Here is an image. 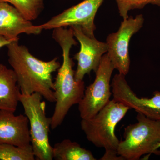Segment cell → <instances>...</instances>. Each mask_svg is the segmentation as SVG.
I'll list each match as a JSON object with an SVG mask.
<instances>
[{
	"label": "cell",
	"mask_w": 160,
	"mask_h": 160,
	"mask_svg": "<svg viewBox=\"0 0 160 160\" xmlns=\"http://www.w3.org/2000/svg\"><path fill=\"white\" fill-rule=\"evenodd\" d=\"M8 62L17 78L21 93H39L50 102H55L52 74L60 68L57 58L46 62L30 53L26 46L19 45L18 40L7 45Z\"/></svg>",
	"instance_id": "1"
},
{
	"label": "cell",
	"mask_w": 160,
	"mask_h": 160,
	"mask_svg": "<svg viewBox=\"0 0 160 160\" xmlns=\"http://www.w3.org/2000/svg\"><path fill=\"white\" fill-rule=\"evenodd\" d=\"M74 37L71 27L69 29L65 27L53 29L52 38L62 48L63 62L53 82L56 105L51 117L52 129L62 124L69 109L80 103L85 93L84 81H76L75 78L74 63L70 56L72 46L77 44Z\"/></svg>",
	"instance_id": "2"
},
{
	"label": "cell",
	"mask_w": 160,
	"mask_h": 160,
	"mask_svg": "<svg viewBox=\"0 0 160 160\" xmlns=\"http://www.w3.org/2000/svg\"><path fill=\"white\" fill-rule=\"evenodd\" d=\"M129 109L112 99L92 118L82 119L81 129L87 140L96 147L105 149V154L101 160H124L118 154L120 141L115 130Z\"/></svg>",
	"instance_id": "3"
},
{
	"label": "cell",
	"mask_w": 160,
	"mask_h": 160,
	"mask_svg": "<svg viewBox=\"0 0 160 160\" xmlns=\"http://www.w3.org/2000/svg\"><path fill=\"white\" fill-rule=\"evenodd\" d=\"M138 122L126 126L124 140L120 141L118 154L124 160H138L155 153L160 143V121L138 113Z\"/></svg>",
	"instance_id": "4"
},
{
	"label": "cell",
	"mask_w": 160,
	"mask_h": 160,
	"mask_svg": "<svg viewBox=\"0 0 160 160\" xmlns=\"http://www.w3.org/2000/svg\"><path fill=\"white\" fill-rule=\"evenodd\" d=\"M42 96L37 92L25 95L20 92L19 102L29 122L31 145L36 158L39 160L53 159V147L49 141L51 118L46 117V104Z\"/></svg>",
	"instance_id": "5"
},
{
	"label": "cell",
	"mask_w": 160,
	"mask_h": 160,
	"mask_svg": "<svg viewBox=\"0 0 160 160\" xmlns=\"http://www.w3.org/2000/svg\"><path fill=\"white\" fill-rule=\"evenodd\" d=\"M114 69L108 54H104L95 72L94 82L86 87L84 97L78 104L81 118H92L109 102L112 95L110 80Z\"/></svg>",
	"instance_id": "6"
},
{
	"label": "cell",
	"mask_w": 160,
	"mask_h": 160,
	"mask_svg": "<svg viewBox=\"0 0 160 160\" xmlns=\"http://www.w3.org/2000/svg\"><path fill=\"white\" fill-rule=\"evenodd\" d=\"M144 22L142 14L137 15L135 18L129 17L123 19L117 32L109 34L106 38L107 53L115 69L121 74L126 75L129 72V42L132 36L143 27Z\"/></svg>",
	"instance_id": "7"
},
{
	"label": "cell",
	"mask_w": 160,
	"mask_h": 160,
	"mask_svg": "<svg viewBox=\"0 0 160 160\" xmlns=\"http://www.w3.org/2000/svg\"><path fill=\"white\" fill-rule=\"evenodd\" d=\"M104 1L84 0L39 26L43 30L79 26L85 34L90 37H94V32L96 29L95 18Z\"/></svg>",
	"instance_id": "8"
},
{
	"label": "cell",
	"mask_w": 160,
	"mask_h": 160,
	"mask_svg": "<svg viewBox=\"0 0 160 160\" xmlns=\"http://www.w3.org/2000/svg\"><path fill=\"white\" fill-rule=\"evenodd\" d=\"M124 75H115L111 84L113 99L152 119L160 121V91L151 98L137 96L127 83Z\"/></svg>",
	"instance_id": "9"
},
{
	"label": "cell",
	"mask_w": 160,
	"mask_h": 160,
	"mask_svg": "<svg viewBox=\"0 0 160 160\" xmlns=\"http://www.w3.org/2000/svg\"><path fill=\"white\" fill-rule=\"evenodd\" d=\"M70 27L74 37L80 44V51L73 58L78 62L75 78L76 81H83L86 75L90 74L92 71L95 72L97 70L103 56L108 52L107 44L98 41L95 37L88 36L80 26Z\"/></svg>",
	"instance_id": "10"
},
{
	"label": "cell",
	"mask_w": 160,
	"mask_h": 160,
	"mask_svg": "<svg viewBox=\"0 0 160 160\" xmlns=\"http://www.w3.org/2000/svg\"><path fill=\"white\" fill-rule=\"evenodd\" d=\"M29 122L26 115L0 110V143L21 147L31 145Z\"/></svg>",
	"instance_id": "11"
},
{
	"label": "cell",
	"mask_w": 160,
	"mask_h": 160,
	"mask_svg": "<svg viewBox=\"0 0 160 160\" xmlns=\"http://www.w3.org/2000/svg\"><path fill=\"white\" fill-rule=\"evenodd\" d=\"M43 29L26 19L17 9L9 3L0 2V36L11 40H18L22 33L38 35Z\"/></svg>",
	"instance_id": "12"
},
{
	"label": "cell",
	"mask_w": 160,
	"mask_h": 160,
	"mask_svg": "<svg viewBox=\"0 0 160 160\" xmlns=\"http://www.w3.org/2000/svg\"><path fill=\"white\" fill-rule=\"evenodd\" d=\"M20 92L13 69L0 64V110L15 112L19 102Z\"/></svg>",
	"instance_id": "13"
},
{
	"label": "cell",
	"mask_w": 160,
	"mask_h": 160,
	"mask_svg": "<svg viewBox=\"0 0 160 160\" xmlns=\"http://www.w3.org/2000/svg\"><path fill=\"white\" fill-rule=\"evenodd\" d=\"M53 159L56 160H96L91 151L69 139L63 140L53 147Z\"/></svg>",
	"instance_id": "14"
},
{
	"label": "cell",
	"mask_w": 160,
	"mask_h": 160,
	"mask_svg": "<svg viewBox=\"0 0 160 160\" xmlns=\"http://www.w3.org/2000/svg\"><path fill=\"white\" fill-rule=\"evenodd\" d=\"M44 0H0L9 3L29 21L36 19L44 8Z\"/></svg>",
	"instance_id": "15"
},
{
	"label": "cell",
	"mask_w": 160,
	"mask_h": 160,
	"mask_svg": "<svg viewBox=\"0 0 160 160\" xmlns=\"http://www.w3.org/2000/svg\"><path fill=\"white\" fill-rule=\"evenodd\" d=\"M31 145L21 147L7 143H0V160H34Z\"/></svg>",
	"instance_id": "16"
},
{
	"label": "cell",
	"mask_w": 160,
	"mask_h": 160,
	"mask_svg": "<svg viewBox=\"0 0 160 160\" xmlns=\"http://www.w3.org/2000/svg\"><path fill=\"white\" fill-rule=\"evenodd\" d=\"M120 16L124 19L129 17L130 10L142 9L146 5L151 4L160 7V0H115Z\"/></svg>",
	"instance_id": "17"
},
{
	"label": "cell",
	"mask_w": 160,
	"mask_h": 160,
	"mask_svg": "<svg viewBox=\"0 0 160 160\" xmlns=\"http://www.w3.org/2000/svg\"><path fill=\"white\" fill-rule=\"evenodd\" d=\"M15 41H17V40L13 41V40H9L6 38L0 36V49L2 48L4 46H7L12 42Z\"/></svg>",
	"instance_id": "18"
},
{
	"label": "cell",
	"mask_w": 160,
	"mask_h": 160,
	"mask_svg": "<svg viewBox=\"0 0 160 160\" xmlns=\"http://www.w3.org/2000/svg\"><path fill=\"white\" fill-rule=\"evenodd\" d=\"M158 148H160V144H159L158 146Z\"/></svg>",
	"instance_id": "19"
}]
</instances>
